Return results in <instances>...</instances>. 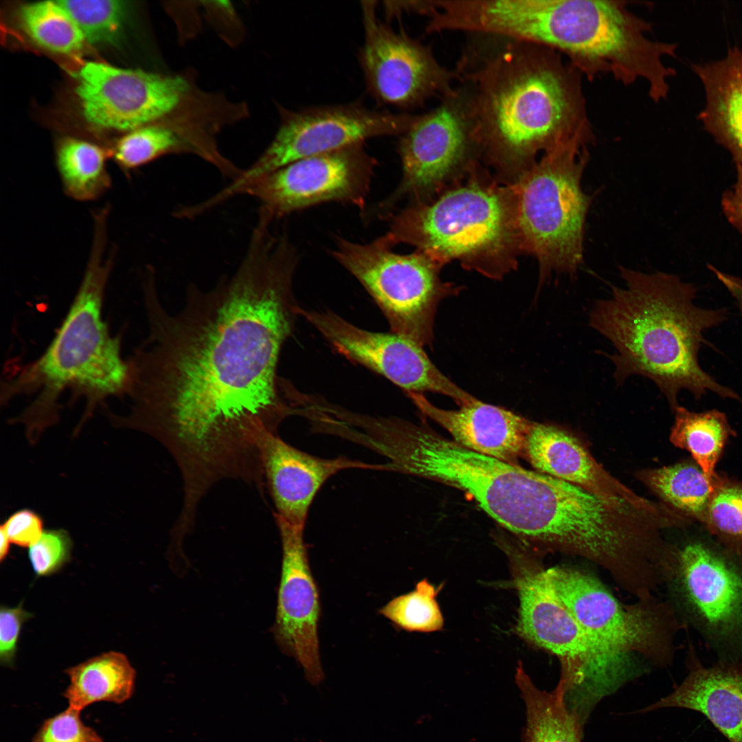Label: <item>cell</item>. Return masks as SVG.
I'll return each instance as SVG.
<instances>
[{
  "mask_svg": "<svg viewBox=\"0 0 742 742\" xmlns=\"http://www.w3.org/2000/svg\"><path fill=\"white\" fill-rule=\"evenodd\" d=\"M693 67L706 91L700 118L742 168V48H731L722 59Z\"/></svg>",
  "mask_w": 742,
  "mask_h": 742,
  "instance_id": "obj_24",
  "label": "cell"
},
{
  "mask_svg": "<svg viewBox=\"0 0 742 742\" xmlns=\"http://www.w3.org/2000/svg\"><path fill=\"white\" fill-rule=\"evenodd\" d=\"M385 456L392 471L453 486L522 541L554 544L572 513L567 482L468 449L405 420L390 431Z\"/></svg>",
  "mask_w": 742,
  "mask_h": 742,
  "instance_id": "obj_5",
  "label": "cell"
},
{
  "mask_svg": "<svg viewBox=\"0 0 742 742\" xmlns=\"http://www.w3.org/2000/svg\"><path fill=\"white\" fill-rule=\"evenodd\" d=\"M19 16L30 37L48 50L72 54L83 47L85 38L81 30L58 1L23 5Z\"/></svg>",
  "mask_w": 742,
  "mask_h": 742,
  "instance_id": "obj_30",
  "label": "cell"
},
{
  "mask_svg": "<svg viewBox=\"0 0 742 742\" xmlns=\"http://www.w3.org/2000/svg\"><path fill=\"white\" fill-rule=\"evenodd\" d=\"M469 35L455 71L479 153L524 170L539 153L589 124L582 74L561 54L500 36Z\"/></svg>",
  "mask_w": 742,
  "mask_h": 742,
  "instance_id": "obj_2",
  "label": "cell"
},
{
  "mask_svg": "<svg viewBox=\"0 0 742 742\" xmlns=\"http://www.w3.org/2000/svg\"><path fill=\"white\" fill-rule=\"evenodd\" d=\"M522 456L537 471L581 487L615 506L657 516L666 513L664 504L625 486L603 468L578 439L556 426L531 421Z\"/></svg>",
  "mask_w": 742,
  "mask_h": 742,
  "instance_id": "obj_20",
  "label": "cell"
},
{
  "mask_svg": "<svg viewBox=\"0 0 742 742\" xmlns=\"http://www.w3.org/2000/svg\"><path fill=\"white\" fill-rule=\"evenodd\" d=\"M109 153L82 139L67 137L56 149V165L65 192L79 201H93L111 187Z\"/></svg>",
  "mask_w": 742,
  "mask_h": 742,
  "instance_id": "obj_28",
  "label": "cell"
},
{
  "mask_svg": "<svg viewBox=\"0 0 742 742\" xmlns=\"http://www.w3.org/2000/svg\"><path fill=\"white\" fill-rule=\"evenodd\" d=\"M376 159L363 144L305 157L254 180L241 191L260 203L258 216L273 221L326 202L366 210Z\"/></svg>",
  "mask_w": 742,
  "mask_h": 742,
  "instance_id": "obj_15",
  "label": "cell"
},
{
  "mask_svg": "<svg viewBox=\"0 0 742 742\" xmlns=\"http://www.w3.org/2000/svg\"><path fill=\"white\" fill-rule=\"evenodd\" d=\"M393 247L385 236L363 244L338 237L331 254L372 296L392 332L430 345L439 303L461 288L443 282L441 266L425 254H399Z\"/></svg>",
  "mask_w": 742,
  "mask_h": 742,
  "instance_id": "obj_10",
  "label": "cell"
},
{
  "mask_svg": "<svg viewBox=\"0 0 742 742\" xmlns=\"http://www.w3.org/2000/svg\"><path fill=\"white\" fill-rule=\"evenodd\" d=\"M548 572L559 597L591 642L600 700L629 677L627 662L632 654L662 664L670 661L677 627L670 606L655 598L622 605L587 572L563 566Z\"/></svg>",
  "mask_w": 742,
  "mask_h": 742,
  "instance_id": "obj_9",
  "label": "cell"
},
{
  "mask_svg": "<svg viewBox=\"0 0 742 742\" xmlns=\"http://www.w3.org/2000/svg\"><path fill=\"white\" fill-rule=\"evenodd\" d=\"M591 125L543 154L510 187L520 249L538 260L540 282L553 271L576 273L583 260L592 197L581 187L593 141Z\"/></svg>",
  "mask_w": 742,
  "mask_h": 742,
  "instance_id": "obj_8",
  "label": "cell"
},
{
  "mask_svg": "<svg viewBox=\"0 0 742 742\" xmlns=\"http://www.w3.org/2000/svg\"><path fill=\"white\" fill-rule=\"evenodd\" d=\"M44 521L36 511L23 508L11 514L1 526L11 543L20 547H30L43 532Z\"/></svg>",
  "mask_w": 742,
  "mask_h": 742,
  "instance_id": "obj_38",
  "label": "cell"
},
{
  "mask_svg": "<svg viewBox=\"0 0 742 742\" xmlns=\"http://www.w3.org/2000/svg\"><path fill=\"white\" fill-rule=\"evenodd\" d=\"M406 394L423 415L446 429L456 443L518 464L530 420L477 398L460 405L458 409L449 410L435 406L423 394L408 392Z\"/></svg>",
  "mask_w": 742,
  "mask_h": 742,
  "instance_id": "obj_22",
  "label": "cell"
},
{
  "mask_svg": "<svg viewBox=\"0 0 742 742\" xmlns=\"http://www.w3.org/2000/svg\"><path fill=\"white\" fill-rule=\"evenodd\" d=\"M737 170L736 182L723 194L721 207L727 220L742 234V168Z\"/></svg>",
  "mask_w": 742,
  "mask_h": 742,
  "instance_id": "obj_39",
  "label": "cell"
},
{
  "mask_svg": "<svg viewBox=\"0 0 742 742\" xmlns=\"http://www.w3.org/2000/svg\"><path fill=\"white\" fill-rule=\"evenodd\" d=\"M297 264L288 252L250 245L214 288L189 286L175 313L161 303L154 275L146 276L148 334L126 359L130 409L111 423L158 440L189 489L259 478L262 439L297 414L277 372L300 315Z\"/></svg>",
  "mask_w": 742,
  "mask_h": 742,
  "instance_id": "obj_1",
  "label": "cell"
},
{
  "mask_svg": "<svg viewBox=\"0 0 742 742\" xmlns=\"http://www.w3.org/2000/svg\"><path fill=\"white\" fill-rule=\"evenodd\" d=\"M75 20L85 41L94 45H115L126 21V1H58Z\"/></svg>",
  "mask_w": 742,
  "mask_h": 742,
  "instance_id": "obj_32",
  "label": "cell"
},
{
  "mask_svg": "<svg viewBox=\"0 0 742 742\" xmlns=\"http://www.w3.org/2000/svg\"><path fill=\"white\" fill-rule=\"evenodd\" d=\"M398 151L402 164L400 183L366 216L387 219L405 199L413 203L427 201L473 153L479 152L469 107L458 87L434 109L416 115L400 135Z\"/></svg>",
  "mask_w": 742,
  "mask_h": 742,
  "instance_id": "obj_11",
  "label": "cell"
},
{
  "mask_svg": "<svg viewBox=\"0 0 742 742\" xmlns=\"http://www.w3.org/2000/svg\"><path fill=\"white\" fill-rule=\"evenodd\" d=\"M499 26L509 38L565 55L589 80L611 75L625 85L642 80L655 102L668 94L675 70L663 60L675 55L677 45L650 38V23L626 1L508 0Z\"/></svg>",
  "mask_w": 742,
  "mask_h": 742,
  "instance_id": "obj_6",
  "label": "cell"
},
{
  "mask_svg": "<svg viewBox=\"0 0 742 742\" xmlns=\"http://www.w3.org/2000/svg\"><path fill=\"white\" fill-rule=\"evenodd\" d=\"M519 599L516 631L534 646L556 655L561 676L557 687L574 700L594 680L596 659L591 642L559 597L548 572L524 549L504 547Z\"/></svg>",
  "mask_w": 742,
  "mask_h": 742,
  "instance_id": "obj_12",
  "label": "cell"
},
{
  "mask_svg": "<svg viewBox=\"0 0 742 742\" xmlns=\"http://www.w3.org/2000/svg\"><path fill=\"white\" fill-rule=\"evenodd\" d=\"M515 682L526 706L524 742H581L583 724L569 710L562 693L537 688L520 662Z\"/></svg>",
  "mask_w": 742,
  "mask_h": 742,
  "instance_id": "obj_27",
  "label": "cell"
},
{
  "mask_svg": "<svg viewBox=\"0 0 742 742\" xmlns=\"http://www.w3.org/2000/svg\"><path fill=\"white\" fill-rule=\"evenodd\" d=\"M376 7L375 1L361 2L365 36L359 60L370 94L382 103L409 109L453 93L455 70L441 65L429 47L381 22Z\"/></svg>",
  "mask_w": 742,
  "mask_h": 742,
  "instance_id": "obj_16",
  "label": "cell"
},
{
  "mask_svg": "<svg viewBox=\"0 0 742 742\" xmlns=\"http://www.w3.org/2000/svg\"><path fill=\"white\" fill-rule=\"evenodd\" d=\"M300 314L340 355L383 376L405 392L438 393L459 405L475 398L445 376L423 346L412 339L393 332L361 328L330 311L301 308Z\"/></svg>",
  "mask_w": 742,
  "mask_h": 742,
  "instance_id": "obj_18",
  "label": "cell"
},
{
  "mask_svg": "<svg viewBox=\"0 0 742 742\" xmlns=\"http://www.w3.org/2000/svg\"><path fill=\"white\" fill-rule=\"evenodd\" d=\"M680 708L704 715L729 742H742V661L712 666L692 661L684 680L647 708Z\"/></svg>",
  "mask_w": 742,
  "mask_h": 742,
  "instance_id": "obj_23",
  "label": "cell"
},
{
  "mask_svg": "<svg viewBox=\"0 0 742 742\" xmlns=\"http://www.w3.org/2000/svg\"><path fill=\"white\" fill-rule=\"evenodd\" d=\"M625 287L612 286L609 299L600 300L589 313V325L611 341L614 376L621 384L630 375L651 379L673 411L681 390L697 399L708 392L742 403L733 390L719 383L699 365L704 333L727 318L726 309L694 303L697 289L677 276L644 273L620 267Z\"/></svg>",
  "mask_w": 742,
  "mask_h": 742,
  "instance_id": "obj_3",
  "label": "cell"
},
{
  "mask_svg": "<svg viewBox=\"0 0 742 742\" xmlns=\"http://www.w3.org/2000/svg\"><path fill=\"white\" fill-rule=\"evenodd\" d=\"M69 684L63 695L68 706L82 711L100 701L123 704L134 693L135 670L122 653L109 651L65 671Z\"/></svg>",
  "mask_w": 742,
  "mask_h": 742,
  "instance_id": "obj_25",
  "label": "cell"
},
{
  "mask_svg": "<svg viewBox=\"0 0 742 742\" xmlns=\"http://www.w3.org/2000/svg\"><path fill=\"white\" fill-rule=\"evenodd\" d=\"M274 517L282 561L273 633L282 650L298 662L308 682L316 686L324 679L317 636L320 605L304 543V526Z\"/></svg>",
  "mask_w": 742,
  "mask_h": 742,
  "instance_id": "obj_19",
  "label": "cell"
},
{
  "mask_svg": "<svg viewBox=\"0 0 742 742\" xmlns=\"http://www.w3.org/2000/svg\"><path fill=\"white\" fill-rule=\"evenodd\" d=\"M72 547V539L67 530H44L38 541L29 547L28 557L34 573L42 576L58 571L70 560Z\"/></svg>",
  "mask_w": 742,
  "mask_h": 742,
  "instance_id": "obj_35",
  "label": "cell"
},
{
  "mask_svg": "<svg viewBox=\"0 0 742 742\" xmlns=\"http://www.w3.org/2000/svg\"><path fill=\"white\" fill-rule=\"evenodd\" d=\"M673 412L671 442L688 451L707 475L715 476V467L724 447L730 436L734 434L726 414L717 409L690 412L679 405Z\"/></svg>",
  "mask_w": 742,
  "mask_h": 742,
  "instance_id": "obj_29",
  "label": "cell"
},
{
  "mask_svg": "<svg viewBox=\"0 0 742 742\" xmlns=\"http://www.w3.org/2000/svg\"><path fill=\"white\" fill-rule=\"evenodd\" d=\"M416 117L371 110L357 103L289 112L262 155L224 188L223 194L227 199L240 194L258 177L305 157L363 144L373 137L400 136Z\"/></svg>",
  "mask_w": 742,
  "mask_h": 742,
  "instance_id": "obj_13",
  "label": "cell"
},
{
  "mask_svg": "<svg viewBox=\"0 0 742 742\" xmlns=\"http://www.w3.org/2000/svg\"><path fill=\"white\" fill-rule=\"evenodd\" d=\"M387 219L384 236L392 245H412L440 266L457 260L493 279L515 269L521 249L510 188L475 177Z\"/></svg>",
  "mask_w": 742,
  "mask_h": 742,
  "instance_id": "obj_7",
  "label": "cell"
},
{
  "mask_svg": "<svg viewBox=\"0 0 742 742\" xmlns=\"http://www.w3.org/2000/svg\"><path fill=\"white\" fill-rule=\"evenodd\" d=\"M670 581L704 638L728 653L725 661H742V555L690 539L675 548Z\"/></svg>",
  "mask_w": 742,
  "mask_h": 742,
  "instance_id": "obj_14",
  "label": "cell"
},
{
  "mask_svg": "<svg viewBox=\"0 0 742 742\" xmlns=\"http://www.w3.org/2000/svg\"><path fill=\"white\" fill-rule=\"evenodd\" d=\"M704 526L725 548L742 555V482L720 475Z\"/></svg>",
  "mask_w": 742,
  "mask_h": 742,
  "instance_id": "obj_34",
  "label": "cell"
},
{
  "mask_svg": "<svg viewBox=\"0 0 742 742\" xmlns=\"http://www.w3.org/2000/svg\"><path fill=\"white\" fill-rule=\"evenodd\" d=\"M85 120L95 128L129 132L170 113L188 90L185 79L88 62L76 74Z\"/></svg>",
  "mask_w": 742,
  "mask_h": 742,
  "instance_id": "obj_17",
  "label": "cell"
},
{
  "mask_svg": "<svg viewBox=\"0 0 742 742\" xmlns=\"http://www.w3.org/2000/svg\"><path fill=\"white\" fill-rule=\"evenodd\" d=\"M11 541L5 530L4 528L1 525L0 527V560L2 562L8 556Z\"/></svg>",
  "mask_w": 742,
  "mask_h": 742,
  "instance_id": "obj_41",
  "label": "cell"
},
{
  "mask_svg": "<svg viewBox=\"0 0 742 742\" xmlns=\"http://www.w3.org/2000/svg\"><path fill=\"white\" fill-rule=\"evenodd\" d=\"M81 711L68 706L46 719L30 742H104L80 717Z\"/></svg>",
  "mask_w": 742,
  "mask_h": 742,
  "instance_id": "obj_36",
  "label": "cell"
},
{
  "mask_svg": "<svg viewBox=\"0 0 742 742\" xmlns=\"http://www.w3.org/2000/svg\"><path fill=\"white\" fill-rule=\"evenodd\" d=\"M115 254L105 255L101 245L91 247L76 295L51 343L37 359L2 385L1 401L20 395L33 400L10 423L21 424L31 445L60 418L59 399L66 390L71 401L82 398L85 409L74 430L77 435L99 404L124 396L127 360L122 356L120 336L111 333L102 317L106 284Z\"/></svg>",
  "mask_w": 742,
  "mask_h": 742,
  "instance_id": "obj_4",
  "label": "cell"
},
{
  "mask_svg": "<svg viewBox=\"0 0 742 742\" xmlns=\"http://www.w3.org/2000/svg\"><path fill=\"white\" fill-rule=\"evenodd\" d=\"M192 151L207 159L206 153L171 128L145 125L131 131L119 139L111 155L125 172L142 166L166 154Z\"/></svg>",
  "mask_w": 742,
  "mask_h": 742,
  "instance_id": "obj_31",
  "label": "cell"
},
{
  "mask_svg": "<svg viewBox=\"0 0 742 742\" xmlns=\"http://www.w3.org/2000/svg\"><path fill=\"white\" fill-rule=\"evenodd\" d=\"M720 475H707L696 462H682L638 473V478L663 504L704 525Z\"/></svg>",
  "mask_w": 742,
  "mask_h": 742,
  "instance_id": "obj_26",
  "label": "cell"
},
{
  "mask_svg": "<svg viewBox=\"0 0 742 742\" xmlns=\"http://www.w3.org/2000/svg\"><path fill=\"white\" fill-rule=\"evenodd\" d=\"M438 592L426 578L423 579L413 591L394 598L380 609L379 613L408 631L440 630L444 619L436 600Z\"/></svg>",
  "mask_w": 742,
  "mask_h": 742,
  "instance_id": "obj_33",
  "label": "cell"
},
{
  "mask_svg": "<svg viewBox=\"0 0 742 742\" xmlns=\"http://www.w3.org/2000/svg\"><path fill=\"white\" fill-rule=\"evenodd\" d=\"M20 603L14 607L1 605L0 611V660L5 665L14 660L23 624L32 617Z\"/></svg>",
  "mask_w": 742,
  "mask_h": 742,
  "instance_id": "obj_37",
  "label": "cell"
},
{
  "mask_svg": "<svg viewBox=\"0 0 742 742\" xmlns=\"http://www.w3.org/2000/svg\"><path fill=\"white\" fill-rule=\"evenodd\" d=\"M260 458L265 484L276 515L304 526L310 506L323 484L349 469L387 471V464H368L345 456L323 458L302 451L269 433L262 438Z\"/></svg>",
  "mask_w": 742,
  "mask_h": 742,
  "instance_id": "obj_21",
  "label": "cell"
},
{
  "mask_svg": "<svg viewBox=\"0 0 742 742\" xmlns=\"http://www.w3.org/2000/svg\"><path fill=\"white\" fill-rule=\"evenodd\" d=\"M710 269L734 297L742 316V279L723 273L715 268Z\"/></svg>",
  "mask_w": 742,
  "mask_h": 742,
  "instance_id": "obj_40",
  "label": "cell"
}]
</instances>
